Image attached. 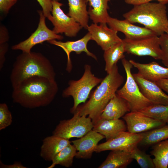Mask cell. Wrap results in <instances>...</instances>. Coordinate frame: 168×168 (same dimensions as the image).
Instances as JSON below:
<instances>
[{
    "label": "cell",
    "instance_id": "obj_30",
    "mask_svg": "<svg viewBox=\"0 0 168 168\" xmlns=\"http://www.w3.org/2000/svg\"><path fill=\"white\" fill-rule=\"evenodd\" d=\"M131 156L133 159L136 161L142 168H155L153 159L150 155L139 149L138 147L131 152Z\"/></svg>",
    "mask_w": 168,
    "mask_h": 168
},
{
    "label": "cell",
    "instance_id": "obj_6",
    "mask_svg": "<svg viewBox=\"0 0 168 168\" xmlns=\"http://www.w3.org/2000/svg\"><path fill=\"white\" fill-rule=\"evenodd\" d=\"M121 61L126 73V80L124 86L116 93L128 102L131 111H140L152 104L141 92L131 73L132 64L125 58Z\"/></svg>",
    "mask_w": 168,
    "mask_h": 168
},
{
    "label": "cell",
    "instance_id": "obj_14",
    "mask_svg": "<svg viewBox=\"0 0 168 168\" xmlns=\"http://www.w3.org/2000/svg\"><path fill=\"white\" fill-rule=\"evenodd\" d=\"M91 40V35L88 32L82 38L75 41H68L63 42L54 40L47 42L50 44L61 48L66 53L67 57L66 70L68 72H70L72 68L70 58V54L72 52H74L77 54H80L82 52H84L88 56L96 60L97 59L95 55L89 51L87 47L88 42Z\"/></svg>",
    "mask_w": 168,
    "mask_h": 168
},
{
    "label": "cell",
    "instance_id": "obj_13",
    "mask_svg": "<svg viewBox=\"0 0 168 168\" xmlns=\"http://www.w3.org/2000/svg\"><path fill=\"white\" fill-rule=\"evenodd\" d=\"M106 24L93 23L87 29L91 35V40L95 41L104 51L122 40L118 35V31L109 28Z\"/></svg>",
    "mask_w": 168,
    "mask_h": 168
},
{
    "label": "cell",
    "instance_id": "obj_25",
    "mask_svg": "<svg viewBox=\"0 0 168 168\" xmlns=\"http://www.w3.org/2000/svg\"><path fill=\"white\" fill-rule=\"evenodd\" d=\"M124 52L123 40L104 51L103 57L105 63V70L107 74L111 72L114 66L119 60L125 58Z\"/></svg>",
    "mask_w": 168,
    "mask_h": 168
},
{
    "label": "cell",
    "instance_id": "obj_37",
    "mask_svg": "<svg viewBox=\"0 0 168 168\" xmlns=\"http://www.w3.org/2000/svg\"><path fill=\"white\" fill-rule=\"evenodd\" d=\"M9 36L8 30L3 25L0 26V44L7 43L9 40Z\"/></svg>",
    "mask_w": 168,
    "mask_h": 168
},
{
    "label": "cell",
    "instance_id": "obj_2",
    "mask_svg": "<svg viewBox=\"0 0 168 168\" xmlns=\"http://www.w3.org/2000/svg\"><path fill=\"white\" fill-rule=\"evenodd\" d=\"M124 81V77L119 73L115 64L91 94L88 101L79 105L74 113H78L80 116L88 115L94 124L100 118L106 106Z\"/></svg>",
    "mask_w": 168,
    "mask_h": 168
},
{
    "label": "cell",
    "instance_id": "obj_7",
    "mask_svg": "<svg viewBox=\"0 0 168 168\" xmlns=\"http://www.w3.org/2000/svg\"><path fill=\"white\" fill-rule=\"evenodd\" d=\"M71 119L61 120L52 132L53 135L69 140L80 138L92 129L93 124L91 119L87 116H80L73 113Z\"/></svg>",
    "mask_w": 168,
    "mask_h": 168
},
{
    "label": "cell",
    "instance_id": "obj_23",
    "mask_svg": "<svg viewBox=\"0 0 168 168\" xmlns=\"http://www.w3.org/2000/svg\"><path fill=\"white\" fill-rule=\"evenodd\" d=\"M69 11L67 15L73 18L85 29H87L89 16L87 0H68Z\"/></svg>",
    "mask_w": 168,
    "mask_h": 168
},
{
    "label": "cell",
    "instance_id": "obj_35",
    "mask_svg": "<svg viewBox=\"0 0 168 168\" xmlns=\"http://www.w3.org/2000/svg\"><path fill=\"white\" fill-rule=\"evenodd\" d=\"M8 45L7 43L0 44V69H2L5 60V55L7 52Z\"/></svg>",
    "mask_w": 168,
    "mask_h": 168
},
{
    "label": "cell",
    "instance_id": "obj_32",
    "mask_svg": "<svg viewBox=\"0 0 168 168\" xmlns=\"http://www.w3.org/2000/svg\"><path fill=\"white\" fill-rule=\"evenodd\" d=\"M159 37L162 52L161 60L164 64L168 67V34L165 33Z\"/></svg>",
    "mask_w": 168,
    "mask_h": 168
},
{
    "label": "cell",
    "instance_id": "obj_21",
    "mask_svg": "<svg viewBox=\"0 0 168 168\" xmlns=\"http://www.w3.org/2000/svg\"><path fill=\"white\" fill-rule=\"evenodd\" d=\"M130 111V107L128 102L116 93L106 106L100 118L119 119Z\"/></svg>",
    "mask_w": 168,
    "mask_h": 168
},
{
    "label": "cell",
    "instance_id": "obj_9",
    "mask_svg": "<svg viewBox=\"0 0 168 168\" xmlns=\"http://www.w3.org/2000/svg\"><path fill=\"white\" fill-rule=\"evenodd\" d=\"M40 16L38 27L34 32L25 40L12 47L14 50H21L22 52L29 53L35 45L44 41L54 40H61L63 39V36L55 33L47 26L45 21V17L42 11L38 10Z\"/></svg>",
    "mask_w": 168,
    "mask_h": 168
},
{
    "label": "cell",
    "instance_id": "obj_24",
    "mask_svg": "<svg viewBox=\"0 0 168 168\" xmlns=\"http://www.w3.org/2000/svg\"><path fill=\"white\" fill-rule=\"evenodd\" d=\"M133 160L130 152L120 150H112L98 168H124Z\"/></svg>",
    "mask_w": 168,
    "mask_h": 168
},
{
    "label": "cell",
    "instance_id": "obj_39",
    "mask_svg": "<svg viewBox=\"0 0 168 168\" xmlns=\"http://www.w3.org/2000/svg\"><path fill=\"white\" fill-rule=\"evenodd\" d=\"M155 82L162 90L168 93V78L161 79Z\"/></svg>",
    "mask_w": 168,
    "mask_h": 168
},
{
    "label": "cell",
    "instance_id": "obj_5",
    "mask_svg": "<svg viewBox=\"0 0 168 168\" xmlns=\"http://www.w3.org/2000/svg\"><path fill=\"white\" fill-rule=\"evenodd\" d=\"M84 69L82 77L77 80H70L68 83L69 86L62 93L63 97L71 96L73 98L74 104L70 110V112L73 114L81 103H85L92 89L103 79L95 77L92 74L90 65L86 64Z\"/></svg>",
    "mask_w": 168,
    "mask_h": 168
},
{
    "label": "cell",
    "instance_id": "obj_28",
    "mask_svg": "<svg viewBox=\"0 0 168 168\" xmlns=\"http://www.w3.org/2000/svg\"><path fill=\"white\" fill-rule=\"evenodd\" d=\"M77 152L75 146L73 144H69L54 156L52 161V164L48 168H54L57 165L66 167L71 166Z\"/></svg>",
    "mask_w": 168,
    "mask_h": 168
},
{
    "label": "cell",
    "instance_id": "obj_17",
    "mask_svg": "<svg viewBox=\"0 0 168 168\" xmlns=\"http://www.w3.org/2000/svg\"><path fill=\"white\" fill-rule=\"evenodd\" d=\"M133 75L142 94L152 104L168 105V95L155 82L146 80L137 73Z\"/></svg>",
    "mask_w": 168,
    "mask_h": 168
},
{
    "label": "cell",
    "instance_id": "obj_16",
    "mask_svg": "<svg viewBox=\"0 0 168 168\" xmlns=\"http://www.w3.org/2000/svg\"><path fill=\"white\" fill-rule=\"evenodd\" d=\"M107 24L110 28L123 33L125 38H128L135 39L156 35L154 32L146 27L135 26L125 19L120 20L110 16Z\"/></svg>",
    "mask_w": 168,
    "mask_h": 168
},
{
    "label": "cell",
    "instance_id": "obj_19",
    "mask_svg": "<svg viewBox=\"0 0 168 168\" xmlns=\"http://www.w3.org/2000/svg\"><path fill=\"white\" fill-rule=\"evenodd\" d=\"M93 124L92 130L104 136L106 141L114 138L127 129L124 121L119 119H105L100 118Z\"/></svg>",
    "mask_w": 168,
    "mask_h": 168
},
{
    "label": "cell",
    "instance_id": "obj_40",
    "mask_svg": "<svg viewBox=\"0 0 168 168\" xmlns=\"http://www.w3.org/2000/svg\"><path fill=\"white\" fill-rule=\"evenodd\" d=\"M166 33L168 34V27H167L166 30Z\"/></svg>",
    "mask_w": 168,
    "mask_h": 168
},
{
    "label": "cell",
    "instance_id": "obj_26",
    "mask_svg": "<svg viewBox=\"0 0 168 168\" xmlns=\"http://www.w3.org/2000/svg\"><path fill=\"white\" fill-rule=\"evenodd\" d=\"M139 133L142 138L138 145L145 146L153 145L168 139V124Z\"/></svg>",
    "mask_w": 168,
    "mask_h": 168
},
{
    "label": "cell",
    "instance_id": "obj_1",
    "mask_svg": "<svg viewBox=\"0 0 168 168\" xmlns=\"http://www.w3.org/2000/svg\"><path fill=\"white\" fill-rule=\"evenodd\" d=\"M13 88L12 97L13 102L29 109L49 105L58 90L55 80L41 76L26 78Z\"/></svg>",
    "mask_w": 168,
    "mask_h": 168
},
{
    "label": "cell",
    "instance_id": "obj_8",
    "mask_svg": "<svg viewBox=\"0 0 168 168\" xmlns=\"http://www.w3.org/2000/svg\"><path fill=\"white\" fill-rule=\"evenodd\" d=\"M125 52L139 56H148L161 60V50L159 36L156 35L123 40Z\"/></svg>",
    "mask_w": 168,
    "mask_h": 168
},
{
    "label": "cell",
    "instance_id": "obj_38",
    "mask_svg": "<svg viewBox=\"0 0 168 168\" xmlns=\"http://www.w3.org/2000/svg\"><path fill=\"white\" fill-rule=\"evenodd\" d=\"M0 167L1 168H26L19 162H15L12 165H6L3 164L1 161L0 162Z\"/></svg>",
    "mask_w": 168,
    "mask_h": 168
},
{
    "label": "cell",
    "instance_id": "obj_29",
    "mask_svg": "<svg viewBox=\"0 0 168 168\" xmlns=\"http://www.w3.org/2000/svg\"><path fill=\"white\" fill-rule=\"evenodd\" d=\"M139 111L151 118L168 124V105L152 104Z\"/></svg>",
    "mask_w": 168,
    "mask_h": 168
},
{
    "label": "cell",
    "instance_id": "obj_18",
    "mask_svg": "<svg viewBox=\"0 0 168 168\" xmlns=\"http://www.w3.org/2000/svg\"><path fill=\"white\" fill-rule=\"evenodd\" d=\"M129 61L137 69V74L146 80L156 82L161 79L168 78V67H164L155 61L142 63L132 60Z\"/></svg>",
    "mask_w": 168,
    "mask_h": 168
},
{
    "label": "cell",
    "instance_id": "obj_11",
    "mask_svg": "<svg viewBox=\"0 0 168 168\" xmlns=\"http://www.w3.org/2000/svg\"><path fill=\"white\" fill-rule=\"evenodd\" d=\"M142 138L140 133L123 132L114 138L98 144L95 152L99 153L107 150H120L131 152L138 147Z\"/></svg>",
    "mask_w": 168,
    "mask_h": 168
},
{
    "label": "cell",
    "instance_id": "obj_34",
    "mask_svg": "<svg viewBox=\"0 0 168 168\" xmlns=\"http://www.w3.org/2000/svg\"><path fill=\"white\" fill-rule=\"evenodd\" d=\"M17 0H0V11L7 14L11 8L16 2Z\"/></svg>",
    "mask_w": 168,
    "mask_h": 168
},
{
    "label": "cell",
    "instance_id": "obj_22",
    "mask_svg": "<svg viewBox=\"0 0 168 168\" xmlns=\"http://www.w3.org/2000/svg\"><path fill=\"white\" fill-rule=\"evenodd\" d=\"M110 0H87L89 17L94 24H107L110 17L108 2Z\"/></svg>",
    "mask_w": 168,
    "mask_h": 168
},
{
    "label": "cell",
    "instance_id": "obj_41",
    "mask_svg": "<svg viewBox=\"0 0 168 168\" xmlns=\"http://www.w3.org/2000/svg\"><path fill=\"white\" fill-rule=\"evenodd\" d=\"M52 1H59L60 0H52Z\"/></svg>",
    "mask_w": 168,
    "mask_h": 168
},
{
    "label": "cell",
    "instance_id": "obj_27",
    "mask_svg": "<svg viewBox=\"0 0 168 168\" xmlns=\"http://www.w3.org/2000/svg\"><path fill=\"white\" fill-rule=\"evenodd\" d=\"M151 155L155 168H167L168 166V139L157 142L153 145Z\"/></svg>",
    "mask_w": 168,
    "mask_h": 168
},
{
    "label": "cell",
    "instance_id": "obj_12",
    "mask_svg": "<svg viewBox=\"0 0 168 168\" xmlns=\"http://www.w3.org/2000/svg\"><path fill=\"white\" fill-rule=\"evenodd\" d=\"M128 132L139 133L158 128L166 124L151 118L139 111H130L123 117Z\"/></svg>",
    "mask_w": 168,
    "mask_h": 168
},
{
    "label": "cell",
    "instance_id": "obj_10",
    "mask_svg": "<svg viewBox=\"0 0 168 168\" xmlns=\"http://www.w3.org/2000/svg\"><path fill=\"white\" fill-rule=\"evenodd\" d=\"M52 15L47 18L54 26L53 30L57 34L64 33L68 37L76 36L82 27L73 18L64 13L62 3L52 1Z\"/></svg>",
    "mask_w": 168,
    "mask_h": 168
},
{
    "label": "cell",
    "instance_id": "obj_4",
    "mask_svg": "<svg viewBox=\"0 0 168 168\" xmlns=\"http://www.w3.org/2000/svg\"><path fill=\"white\" fill-rule=\"evenodd\" d=\"M123 17L132 23H139L159 36L166 33L168 18L166 4L148 2L134 6Z\"/></svg>",
    "mask_w": 168,
    "mask_h": 168
},
{
    "label": "cell",
    "instance_id": "obj_36",
    "mask_svg": "<svg viewBox=\"0 0 168 168\" xmlns=\"http://www.w3.org/2000/svg\"><path fill=\"white\" fill-rule=\"evenodd\" d=\"M125 2L134 6L150 2L152 1H157L159 2L166 4L168 3V0H124Z\"/></svg>",
    "mask_w": 168,
    "mask_h": 168
},
{
    "label": "cell",
    "instance_id": "obj_31",
    "mask_svg": "<svg viewBox=\"0 0 168 168\" xmlns=\"http://www.w3.org/2000/svg\"><path fill=\"white\" fill-rule=\"evenodd\" d=\"M12 116L7 105L5 103L0 104V130L4 129L11 125Z\"/></svg>",
    "mask_w": 168,
    "mask_h": 168
},
{
    "label": "cell",
    "instance_id": "obj_15",
    "mask_svg": "<svg viewBox=\"0 0 168 168\" xmlns=\"http://www.w3.org/2000/svg\"><path fill=\"white\" fill-rule=\"evenodd\" d=\"M105 138L102 134L92 129L79 139L71 142L77 150L75 157L78 159L91 158L99 142Z\"/></svg>",
    "mask_w": 168,
    "mask_h": 168
},
{
    "label": "cell",
    "instance_id": "obj_33",
    "mask_svg": "<svg viewBox=\"0 0 168 168\" xmlns=\"http://www.w3.org/2000/svg\"><path fill=\"white\" fill-rule=\"evenodd\" d=\"M42 9L44 15L48 18L52 15L51 12L52 10V0H36Z\"/></svg>",
    "mask_w": 168,
    "mask_h": 168
},
{
    "label": "cell",
    "instance_id": "obj_20",
    "mask_svg": "<svg viewBox=\"0 0 168 168\" xmlns=\"http://www.w3.org/2000/svg\"><path fill=\"white\" fill-rule=\"evenodd\" d=\"M71 142L69 140L53 135L47 137L43 140L40 155L45 160L52 161L57 154Z\"/></svg>",
    "mask_w": 168,
    "mask_h": 168
},
{
    "label": "cell",
    "instance_id": "obj_3",
    "mask_svg": "<svg viewBox=\"0 0 168 168\" xmlns=\"http://www.w3.org/2000/svg\"><path fill=\"white\" fill-rule=\"evenodd\" d=\"M55 73L49 60L41 53L22 52L16 57L10 76L12 87L35 76L55 80Z\"/></svg>",
    "mask_w": 168,
    "mask_h": 168
}]
</instances>
